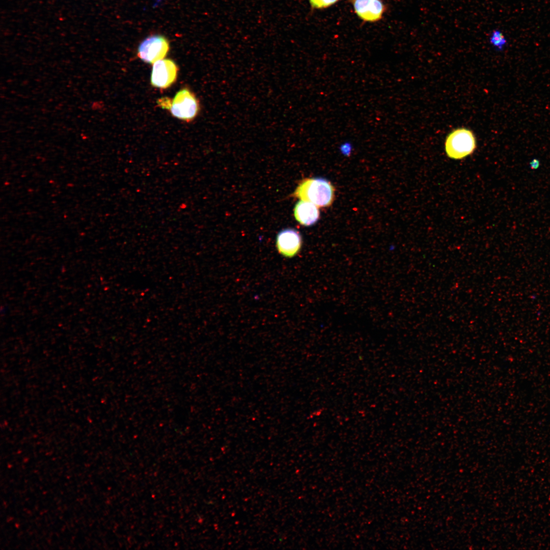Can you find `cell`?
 <instances>
[{
	"label": "cell",
	"mask_w": 550,
	"mask_h": 550,
	"mask_svg": "<svg viewBox=\"0 0 550 550\" xmlns=\"http://www.w3.org/2000/svg\"><path fill=\"white\" fill-rule=\"evenodd\" d=\"M354 11L363 20L375 22L380 20L385 11L382 0H350Z\"/></svg>",
	"instance_id": "obj_7"
},
{
	"label": "cell",
	"mask_w": 550,
	"mask_h": 550,
	"mask_svg": "<svg viewBox=\"0 0 550 550\" xmlns=\"http://www.w3.org/2000/svg\"><path fill=\"white\" fill-rule=\"evenodd\" d=\"M294 214L301 225L309 226L318 221L319 211L318 207L314 204L301 200L296 204Z\"/></svg>",
	"instance_id": "obj_8"
},
{
	"label": "cell",
	"mask_w": 550,
	"mask_h": 550,
	"mask_svg": "<svg viewBox=\"0 0 550 550\" xmlns=\"http://www.w3.org/2000/svg\"><path fill=\"white\" fill-rule=\"evenodd\" d=\"M333 186L322 178H308L301 181L294 192V196L304 201L311 202L317 207L330 206L334 199Z\"/></svg>",
	"instance_id": "obj_1"
},
{
	"label": "cell",
	"mask_w": 550,
	"mask_h": 550,
	"mask_svg": "<svg viewBox=\"0 0 550 550\" xmlns=\"http://www.w3.org/2000/svg\"><path fill=\"white\" fill-rule=\"evenodd\" d=\"M300 234L293 229H286L277 235L276 244L278 252L286 257H293L299 251L301 246Z\"/></svg>",
	"instance_id": "obj_6"
},
{
	"label": "cell",
	"mask_w": 550,
	"mask_h": 550,
	"mask_svg": "<svg viewBox=\"0 0 550 550\" xmlns=\"http://www.w3.org/2000/svg\"><path fill=\"white\" fill-rule=\"evenodd\" d=\"M311 6L316 9L326 8L338 2L339 0H309Z\"/></svg>",
	"instance_id": "obj_10"
},
{
	"label": "cell",
	"mask_w": 550,
	"mask_h": 550,
	"mask_svg": "<svg viewBox=\"0 0 550 550\" xmlns=\"http://www.w3.org/2000/svg\"><path fill=\"white\" fill-rule=\"evenodd\" d=\"M539 162L538 160L536 159H533L531 162L530 165L532 168L535 169L538 168Z\"/></svg>",
	"instance_id": "obj_12"
},
{
	"label": "cell",
	"mask_w": 550,
	"mask_h": 550,
	"mask_svg": "<svg viewBox=\"0 0 550 550\" xmlns=\"http://www.w3.org/2000/svg\"><path fill=\"white\" fill-rule=\"evenodd\" d=\"M178 67L170 59H162L153 64L151 75V84L153 87L166 89L176 80Z\"/></svg>",
	"instance_id": "obj_5"
},
{
	"label": "cell",
	"mask_w": 550,
	"mask_h": 550,
	"mask_svg": "<svg viewBox=\"0 0 550 550\" xmlns=\"http://www.w3.org/2000/svg\"><path fill=\"white\" fill-rule=\"evenodd\" d=\"M170 48L168 40L159 35L150 36L144 40L138 49V56L144 62L153 64L163 59Z\"/></svg>",
	"instance_id": "obj_4"
},
{
	"label": "cell",
	"mask_w": 550,
	"mask_h": 550,
	"mask_svg": "<svg viewBox=\"0 0 550 550\" xmlns=\"http://www.w3.org/2000/svg\"><path fill=\"white\" fill-rule=\"evenodd\" d=\"M476 148V140L474 133L466 128L453 130L447 136L445 150L447 156L460 160L471 155Z\"/></svg>",
	"instance_id": "obj_3"
},
{
	"label": "cell",
	"mask_w": 550,
	"mask_h": 550,
	"mask_svg": "<svg viewBox=\"0 0 550 550\" xmlns=\"http://www.w3.org/2000/svg\"><path fill=\"white\" fill-rule=\"evenodd\" d=\"M490 44L499 51L504 49L507 44V40L503 33L499 29L493 30L489 36Z\"/></svg>",
	"instance_id": "obj_9"
},
{
	"label": "cell",
	"mask_w": 550,
	"mask_h": 550,
	"mask_svg": "<svg viewBox=\"0 0 550 550\" xmlns=\"http://www.w3.org/2000/svg\"><path fill=\"white\" fill-rule=\"evenodd\" d=\"M351 149V144L348 142H345L341 146V150L343 152L346 153L350 152Z\"/></svg>",
	"instance_id": "obj_11"
},
{
	"label": "cell",
	"mask_w": 550,
	"mask_h": 550,
	"mask_svg": "<svg viewBox=\"0 0 550 550\" xmlns=\"http://www.w3.org/2000/svg\"><path fill=\"white\" fill-rule=\"evenodd\" d=\"M158 103L162 108L169 109L174 117L187 122L193 120L200 111L198 100L186 88L179 91L171 102L166 98L159 99Z\"/></svg>",
	"instance_id": "obj_2"
}]
</instances>
